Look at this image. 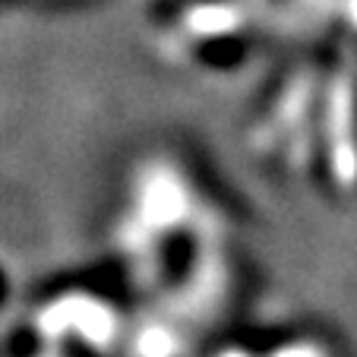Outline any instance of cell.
I'll list each match as a JSON object with an SVG mask.
<instances>
[{"label": "cell", "mask_w": 357, "mask_h": 357, "mask_svg": "<svg viewBox=\"0 0 357 357\" xmlns=\"http://www.w3.org/2000/svg\"><path fill=\"white\" fill-rule=\"evenodd\" d=\"M259 357H335V351L323 342V338L303 335V338H288V342H278L272 351Z\"/></svg>", "instance_id": "3"}, {"label": "cell", "mask_w": 357, "mask_h": 357, "mask_svg": "<svg viewBox=\"0 0 357 357\" xmlns=\"http://www.w3.org/2000/svg\"><path fill=\"white\" fill-rule=\"evenodd\" d=\"M38 332L51 344L79 342V348L108 351L123 329L108 297L89 291H63L38 310Z\"/></svg>", "instance_id": "2"}, {"label": "cell", "mask_w": 357, "mask_h": 357, "mask_svg": "<svg viewBox=\"0 0 357 357\" xmlns=\"http://www.w3.org/2000/svg\"><path fill=\"white\" fill-rule=\"evenodd\" d=\"M162 47L199 67H234L247 51L241 0H171L152 13Z\"/></svg>", "instance_id": "1"}, {"label": "cell", "mask_w": 357, "mask_h": 357, "mask_svg": "<svg viewBox=\"0 0 357 357\" xmlns=\"http://www.w3.org/2000/svg\"><path fill=\"white\" fill-rule=\"evenodd\" d=\"M51 3H54V0H51Z\"/></svg>", "instance_id": "4"}]
</instances>
